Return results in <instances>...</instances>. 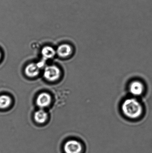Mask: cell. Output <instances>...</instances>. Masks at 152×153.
Instances as JSON below:
<instances>
[{
    "instance_id": "cell-1",
    "label": "cell",
    "mask_w": 152,
    "mask_h": 153,
    "mask_svg": "<svg viewBox=\"0 0 152 153\" xmlns=\"http://www.w3.org/2000/svg\"><path fill=\"white\" fill-rule=\"evenodd\" d=\"M121 111L125 117L129 120H137L142 116L144 107L136 97H129L125 99L121 103Z\"/></svg>"
},
{
    "instance_id": "cell-2",
    "label": "cell",
    "mask_w": 152,
    "mask_h": 153,
    "mask_svg": "<svg viewBox=\"0 0 152 153\" xmlns=\"http://www.w3.org/2000/svg\"><path fill=\"white\" fill-rule=\"evenodd\" d=\"M84 150L83 144L75 139L68 140L63 146V151L65 153H82Z\"/></svg>"
},
{
    "instance_id": "cell-3",
    "label": "cell",
    "mask_w": 152,
    "mask_h": 153,
    "mask_svg": "<svg viewBox=\"0 0 152 153\" xmlns=\"http://www.w3.org/2000/svg\"><path fill=\"white\" fill-rule=\"evenodd\" d=\"M60 74L59 69L55 65H50L46 67L43 73L44 77L50 82H54L58 80Z\"/></svg>"
},
{
    "instance_id": "cell-4",
    "label": "cell",
    "mask_w": 152,
    "mask_h": 153,
    "mask_svg": "<svg viewBox=\"0 0 152 153\" xmlns=\"http://www.w3.org/2000/svg\"><path fill=\"white\" fill-rule=\"evenodd\" d=\"M144 84L139 80H135L130 82L129 85L128 90L131 95L135 97L142 95L144 92Z\"/></svg>"
},
{
    "instance_id": "cell-5",
    "label": "cell",
    "mask_w": 152,
    "mask_h": 153,
    "mask_svg": "<svg viewBox=\"0 0 152 153\" xmlns=\"http://www.w3.org/2000/svg\"><path fill=\"white\" fill-rule=\"evenodd\" d=\"M51 96L46 92H43L37 96L36 103L40 108H44L48 107L51 102Z\"/></svg>"
},
{
    "instance_id": "cell-6",
    "label": "cell",
    "mask_w": 152,
    "mask_h": 153,
    "mask_svg": "<svg viewBox=\"0 0 152 153\" xmlns=\"http://www.w3.org/2000/svg\"><path fill=\"white\" fill-rule=\"evenodd\" d=\"M40 69L37 63L29 64L25 68V74L28 77H35L39 74Z\"/></svg>"
},
{
    "instance_id": "cell-7",
    "label": "cell",
    "mask_w": 152,
    "mask_h": 153,
    "mask_svg": "<svg viewBox=\"0 0 152 153\" xmlns=\"http://www.w3.org/2000/svg\"><path fill=\"white\" fill-rule=\"evenodd\" d=\"M56 52L60 57H66L72 53V48L68 44H63L59 46Z\"/></svg>"
},
{
    "instance_id": "cell-8",
    "label": "cell",
    "mask_w": 152,
    "mask_h": 153,
    "mask_svg": "<svg viewBox=\"0 0 152 153\" xmlns=\"http://www.w3.org/2000/svg\"><path fill=\"white\" fill-rule=\"evenodd\" d=\"M48 118V114L44 110H39L36 111L34 114V119L38 124H43L45 123Z\"/></svg>"
},
{
    "instance_id": "cell-9",
    "label": "cell",
    "mask_w": 152,
    "mask_h": 153,
    "mask_svg": "<svg viewBox=\"0 0 152 153\" xmlns=\"http://www.w3.org/2000/svg\"><path fill=\"white\" fill-rule=\"evenodd\" d=\"M42 55L45 59L52 58L55 56L56 52L53 48L50 46H46L42 50Z\"/></svg>"
},
{
    "instance_id": "cell-10",
    "label": "cell",
    "mask_w": 152,
    "mask_h": 153,
    "mask_svg": "<svg viewBox=\"0 0 152 153\" xmlns=\"http://www.w3.org/2000/svg\"><path fill=\"white\" fill-rule=\"evenodd\" d=\"M11 103V98L9 95L3 94L0 96V109L6 108Z\"/></svg>"
},
{
    "instance_id": "cell-11",
    "label": "cell",
    "mask_w": 152,
    "mask_h": 153,
    "mask_svg": "<svg viewBox=\"0 0 152 153\" xmlns=\"http://www.w3.org/2000/svg\"><path fill=\"white\" fill-rule=\"evenodd\" d=\"M1 52H0V59H1Z\"/></svg>"
}]
</instances>
